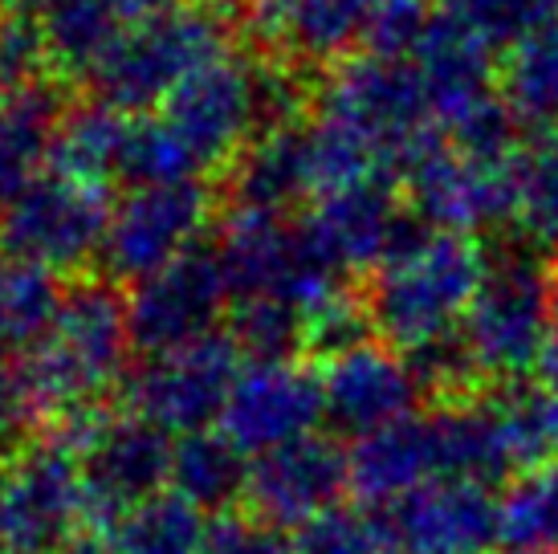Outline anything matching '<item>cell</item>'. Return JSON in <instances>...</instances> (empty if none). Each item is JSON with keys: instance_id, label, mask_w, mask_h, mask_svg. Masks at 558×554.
<instances>
[{"instance_id": "6da1fadb", "label": "cell", "mask_w": 558, "mask_h": 554, "mask_svg": "<svg viewBox=\"0 0 558 554\" xmlns=\"http://www.w3.org/2000/svg\"><path fill=\"white\" fill-rule=\"evenodd\" d=\"M489 265L494 257L469 232L412 229L396 253L375 265L363 298L367 323L403 354L457 342Z\"/></svg>"}, {"instance_id": "7a4b0ae2", "label": "cell", "mask_w": 558, "mask_h": 554, "mask_svg": "<svg viewBox=\"0 0 558 554\" xmlns=\"http://www.w3.org/2000/svg\"><path fill=\"white\" fill-rule=\"evenodd\" d=\"M298 107L302 94L281 65L225 49L187 77L156 115L204 180V171L236 159L262 131L298 123Z\"/></svg>"}, {"instance_id": "3957f363", "label": "cell", "mask_w": 558, "mask_h": 554, "mask_svg": "<svg viewBox=\"0 0 558 554\" xmlns=\"http://www.w3.org/2000/svg\"><path fill=\"white\" fill-rule=\"evenodd\" d=\"M135 339L126 318V298L107 281H78L65 290L46 339L25 351V387L33 412L78 416L102 408L110 392L126 384Z\"/></svg>"}, {"instance_id": "277c9868", "label": "cell", "mask_w": 558, "mask_h": 554, "mask_svg": "<svg viewBox=\"0 0 558 554\" xmlns=\"http://www.w3.org/2000/svg\"><path fill=\"white\" fill-rule=\"evenodd\" d=\"M323 123L339 127L375 159L384 176H403L440 138L428 86L412 58L396 53H351L330 65L318 86Z\"/></svg>"}, {"instance_id": "5b68a950", "label": "cell", "mask_w": 558, "mask_h": 554, "mask_svg": "<svg viewBox=\"0 0 558 554\" xmlns=\"http://www.w3.org/2000/svg\"><path fill=\"white\" fill-rule=\"evenodd\" d=\"M558 277L538 245L494 257L461 326L473 375L513 384L543 368Z\"/></svg>"}, {"instance_id": "8992f818", "label": "cell", "mask_w": 558, "mask_h": 554, "mask_svg": "<svg viewBox=\"0 0 558 554\" xmlns=\"http://www.w3.org/2000/svg\"><path fill=\"white\" fill-rule=\"evenodd\" d=\"M225 49L229 37L217 13L171 4L147 21H135L119 37L107 62L94 70L90 86L98 103H110L123 115H156L187 77Z\"/></svg>"}, {"instance_id": "52a82bcc", "label": "cell", "mask_w": 558, "mask_h": 554, "mask_svg": "<svg viewBox=\"0 0 558 554\" xmlns=\"http://www.w3.org/2000/svg\"><path fill=\"white\" fill-rule=\"evenodd\" d=\"M94 522L78 453L62 436L25 445L0 481V554H65Z\"/></svg>"}, {"instance_id": "ba28073f", "label": "cell", "mask_w": 558, "mask_h": 554, "mask_svg": "<svg viewBox=\"0 0 558 554\" xmlns=\"http://www.w3.org/2000/svg\"><path fill=\"white\" fill-rule=\"evenodd\" d=\"M53 436H62L78 453L82 485H86L94 518L110 522L114 514L168 490L175 436L131 408L126 412L94 408V412L65 416Z\"/></svg>"}, {"instance_id": "9c48e42d", "label": "cell", "mask_w": 558, "mask_h": 554, "mask_svg": "<svg viewBox=\"0 0 558 554\" xmlns=\"http://www.w3.org/2000/svg\"><path fill=\"white\" fill-rule=\"evenodd\" d=\"M107 184L49 168L0 213V253L46 265L53 274H78L102 257L110 229Z\"/></svg>"}, {"instance_id": "30bf717a", "label": "cell", "mask_w": 558, "mask_h": 554, "mask_svg": "<svg viewBox=\"0 0 558 554\" xmlns=\"http://www.w3.org/2000/svg\"><path fill=\"white\" fill-rule=\"evenodd\" d=\"M241 368V342L225 330L175 351L147 354V363L126 375V408L168 436L204 432L220 420Z\"/></svg>"}, {"instance_id": "8fae6325", "label": "cell", "mask_w": 558, "mask_h": 554, "mask_svg": "<svg viewBox=\"0 0 558 554\" xmlns=\"http://www.w3.org/2000/svg\"><path fill=\"white\" fill-rule=\"evenodd\" d=\"M213 220V192L204 180L184 184H135L110 208L102 262L119 281H143L163 265L201 249Z\"/></svg>"}, {"instance_id": "7c38bea8", "label": "cell", "mask_w": 558, "mask_h": 554, "mask_svg": "<svg viewBox=\"0 0 558 554\" xmlns=\"http://www.w3.org/2000/svg\"><path fill=\"white\" fill-rule=\"evenodd\" d=\"M323 420V375L298 354H257L236 375L217 429L253 461L314 436Z\"/></svg>"}, {"instance_id": "4fadbf2b", "label": "cell", "mask_w": 558, "mask_h": 554, "mask_svg": "<svg viewBox=\"0 0 558 554\" xmlns=\"http://www.w3.org/2000/svg\"><path fill=\"white\" fill-rule=\"evenodd\" d=\"M513 155H469L440 135L400 180L408 208L428 229L477 237L485 229L513 225Z\"/></svg>"}, {"instance_id": "5bb4252c", "label": "cell", "mask_w": 558, "mask_h": 554, "mask_svg": "<svg viewBox=\"0 0 558 554\" xmlns=\"http://www.w3.org/2000/svg\"><path fill=\"white\" fill-rule=\"evenodd\" d=\"M233 306V286L225 277L217 249H192L159 274L143 277L126 293V318L135 351L163 354L201 342L220 330L225 310Z\"/></svg>"}, {"instance_id": "9a60e30c", "label": "cell", "mask_w": 558, "mask_h": 554, "mask_svg": "<svg viewBox=\"0 0 558 554\" xmlns=\"http://www.w3.org/2000/svg\"><path fill=\"white\" fill-rule=\"evenodd\" d=\"M298 225L314 257L342 277L351 269H375L416 229L412 208L396 192L391 176H367L355 184L330 188L311 201Z\"/></svg>"}, {"instance_id": "2e32d148", "label": "cell", "mask_w": 558, "mask_h": 554, "mask_svg": "<svg viewBox=\"0 0 558 554\" xmlns=\"http://www.w3.org/2000/svg\"><path fill=\"white\" fill-rule=\"evenodd\" d=\"M326 420L347 436H372L408 416H416L420 396L428 392L420 368L391 342L359 339L323 363Z\"/></svg>"}, {"instance_id": "e0dca14e", "label": "cell", "mask_w": 558, "mask_h": 554, "mask_svg": "<svg viewBox=\"0 0 558 554\" xmlns=\"http://www.w3.org/2000/svg\"><path fill=\"white\" fill-rule=\"evenodd\" d=\"M391 554H489L501 546V497L477 481H428L379 509Z\"/></svg>"}, {"instance_id": "ac0fdd59", "label": "cell", "mask_w": 558, "mask_h": 554, "mask_svg": "<svg viewBox=\"0 0 558 554\" xmlns=\"http://www.w3.org/2000/svg\"><path fill=\"white\" fill-rule=\"evenodd\" d=\"M342 493H351L347 453L318 432L248 461L245 506L265 526L302 530L339 509Z\"/></svg>"}, {"instance_id": "d6986e66", "label": "cell", "mask_w": 558, "mask_h": 554, "mask_svg": "<svg viewBox=\"0 0 558 554\" xmlns=\"http://www.w3.org/2000/svg\"><path fill=\"white\" fill-rule=\"evenodd\" d=\"M408 58L416 62L420 77L428 86L440 131H449L452 123L469 119L473 110L501 98L494 91V46L481 33L469 29L452 9L433 13L428 29L420 33L416 49Z\"/></svg>"}, {"instance_id": "ffe728a7", "label": "cell", "mask_w": 558, "mask_h": 554, "mask_svg": "<svg viewBox=\"0 0 558 554\" xmlns=\"http://www.w3.org/2000/svg\"><path fill=\"white\" fill-rule=\"evenodd\" d=\"M384 0H253V33L294 62H342L372 41Z\"/></svg>"}, {"instance_id": "44dd1931", "label": "cell", "mask_w": 558, "mask_h": 554, "mask_svg": "<svg viewBox=\"0 0 558 554\" xmlns=\"http://www.w3.org/2000/svg\"><path fill=\"white\" fill-rule=\"evenodd\" d=\"M351 493L363 506L388 509L428 481H440L433 416H408L384 432H372L347 448Z\"/></svg>"}, {"instance_id": "7402d4cb", "label": "cell", "mask_w": 558, "mask_h": 554, "mask_svg": "<svg viewBox=\"0 0 558 554\" xmlns=\"http://www.w3.org/2000/svg\"><path fill=\"white\" fill-rule=\"evenodd\" d=\"M314 196H318V164H314L311 123L269 127L236 155L233 208L286 216Z\"/></svg>"}, {"instance_id": "603a6c76", "label": "cell", "mask_w": 558, "mask_h": 554, "mask_svg": "<svg viewBox=\"0 0 558 554\" xmlns=\"http://www.w3.org/2000/svg\"><path fill=\"white\" fill-rule=\"evenodd\" d=\"M62 115V94L41 77L0 98V213L53 168Z\"/></svg>"}, {"instance_id": "cb8c5ba5", "label": "cell", "mask_w": 558, "mask_h": 554, "mask_svg": "<svg viewBox=\"0 0 558 554\" xmlns=\"http://www.w3.org/2000/svg\"><path fill=\"white\" fill-rule=\"evenodd\" d=\"M46 65L65 77H94L119 37L131 29L119 0H41L33 9Z\"/></svg>"}, {"instance_id": "d4e9b609", "label": "cell", "mask_w": 558, "mask_h": 554, "mask_svg": "<svg viewBox=\"0 0 558 554\" xmlns=\"http://www.w3.org/2000/svg\"><path fill=\"white\" fill-rule=\"evenodd\" d=\"M245 481L248 457L220 429L175 436L168 490L180 493L184 502H192L204 514H225L233 502L245 497Z\"/></svg>"}, {"instance_id": "484cf974", "label": "cell", "mask_w": 558, "mask_h": 554, "mask_svg": "<svg viewBox=\"0 0 558 554\" xmlns=\"http://www.w3.org/2000/svg\"><path fill=\"white\" fill-rule=\"evenodd\" d=\"M433 432L436 453H440V478L477 481L494 490L497 481L513 473L489 400L445 404L440 412H433Z\"/></svg>"}, {"instance_id": "4316f807", "label": "cell", "mask_w": 558, "mask_h": 554, "mask_svg": "<svg viewBox=\"0 0 558 554\" xmlns=\"http://www.w3.org/2000/svg\"><path fill=\"white\" fill-rule=\"evenodd\" d=\"M204 509L184 502L180 493H156L140 506L114 514L107 522V554H204L208 542Z\"/></svg>"}, {"instance_id": "83f0119b", "label": "cell", "mask_w": 558, "mask_h": 554, "mask_svg": "<svg viewBox=\"0 0 558 554\" xmlns=\"http://www.w3.org/2000/svg\"><path fill=\"white\" fill-rule=\"evenodd\" d=\"M501 445L513 473L558 461V384L550 380H513L489 396Z\"/></svg>"}, {"instance_id": "f1b7e54d", "label": "cell", "mask_w": 558, "mask_h": 554, "mask_svg": "<svg viewBox=\"0 0 558 554\" xmlns=\"http://www.w3.org/2000/svg\"><path fill=\"white\" fill-rule=\"evenodd\" d=\"M131 119L110 103H86L62 115L58 138H53V171L78 176L90 184H107L119 180L126 155V135H131Z\"/></svg>"}, {"instance_id": "f546056e", "label": "cell", "mask_w": 558, "mask_h": 554, "mask_svg": "<svg viewBox=\"0 0 558 554\" xmlns=\"http://www.w3.org/2000/svg\"><path fill=\"white\" fill-rule=\"evenodd\" d=\"M513 225L526 245H558V127H534L513 147Z\"/></svg>"}, {"instance_id": "4dcf8cb0", "label": "cell", "mask_w": 558, "mask_h": 554, "mask_svg": "<svg viewBox=\"0 0 558 554\" xmlns=\"http://www.w3.org/2000/svg\"><path fill=\"white\" fill-rule=\"evenodd\" d=\"M65 302L62 277L46 265L0 253V347L33 351Z\"/></svg>"}, {"instance_id": "1f68e13d", "label": "cell", "mask_w": 558, "mask_h": 554, "mask_svg": "<svg viewBox=\"0 0 558 554\" xmlns=\"http://www.w3.org/2000/svg\"><path fill=\"white\" fill-rule=\"evenodd\" d=\"M501 94L522 123L558 127V16L506 49Z\"/></svg>"}, {"instance_id": "d6a6232c", "label": "cell", "mask_w": 558, "mask_h": 554, "mask_svg": "<svg viewBox=\"0 0 558 554\" xmlns=\"http://www.w3.org/2000/svg\"><path fill=\"white\" fill-rule=\"evenodd\" d=\"M501 546L513 554H558V461L518 473L501 493Z\"/></svg>"}, {"instance_id": "836d02e7", "label": "cell", "mask_w": 558, "mask_h": 554, "mask_svg": "<svg viewBox=\"0 0 558 554\" xmlns=\"http://www.w3.org/2000/svg\"><path fill=\"white\" fill-rule=\"evenodd\" d=\"M452 13L494 49H513L558 16V0H452Z\"/></svg>"}, {"instance_id": "e575fe53", "label": "cell", "mask_w": 558, "mask_h": 554, "mask_svg": "<svg viewBox=\"0 0 558 554\" xmlns=\"http://www.w3.org/2000/svg\"><path fill=\"white\" fill-rule=\"evenodd\" d=\"M294 554H391V551L384 530H379V518H367V514L339 506L298 530Z\"/></svg>"}, {"instance_id": "d590c367", "label": "cell", "mask_w": 558, "mask_h": 554, "mask_svg": "<svg viewBox=\"0 0 558 554\" xmlns=\"http://www.w3.org/2000/svg\"><path fill=\"white\" fill-rule=\"evenodd\" d=\"M41 62H46V49H41L37 21L25 13L0 16V98L29 86Z\"/></svg>"}, {"instance_id": "8d00e7d4", "label": "cell", "mask_w": 558, "mask_h": 554, "mask_svg": "<svg viewBox=\"0 0 558 554\" xmlns=\"http://www.w3.org/2000/svg\"><path fill=\"white\" fill-rule=\"evenodd\" d=\"M204 554H294V542L286 539V530L265 526L257 518H236L220 514L208 526Z\"/></svg>"}, {"instance_id": "74e56055", "label": "cell", "mask_w": 558, "mask_h": 554, "mask_svg": "<svg viewBox=\"0 0 558 554\" xmlns=\"http://www.w3.org/2000/svg\"><path fill=\"white\" fill-rule=\"evenodd\" d=\"M29 387H25V368L13 359L9 347H0V436L16 432L29 420Z\"/></svg>"}, {"instance_id": "f35d334b", "label": "cell", "mask_w": 558, "mask_h": 554, "mask_svg": "<svg viewBox=\"0 0 558 554\" xmlns=\"http://www.w3.org/2000/svg\"><path fill=\"white\" fill-rule=\"evenodd\" d=\"M543 380L558 384V286H555V314H550V339H546V351H543Z\"/></svg>"}, {"instance_id": "ab89813d", "label": "cell", "mask_w": 558, "mask_h": 554, "mask_svg": "<svg viewBox=\"0 0 558 554\" xmlns=\"http://www.w3.org/2000/svg\"><path fill=\"white\" fill-rule=\"evenodd\" d=\"M119 4H123L126 21L135 25V21H147V16H156V13H163V9H171L175 0H119Z\"/></svg>"}, {"instance_id": "60d3db41", "label": "cell", "mask_w": 558, "mask_h": 554, "mask_svg": "<svg viewBox=\"0 0 558 554\" xmlns=\"http://www.w3.org/2000/svg\"><path fill=\"white\" fill-rule=\"evenodd\" d=\"M192 9H204V13H225V9H236V4H245V0H187Z\"/></svg>"}, {"instance_id": "b9f144b4", "label": "cell", "mask_w": 558, "mask_h": 554, "mask_svg": "<svg viewBox=\"0 0 558 554\" xmlns=\"http://www.w3.org/2000/svg\"><path fill=\"white\" fill-rule=\"evenodd\" d=\"M65 554H107V546H102V542H94V539H82V542H74Z\"/></svg>"}, {"instance_id": "7bdbcfd3", "label": "cell", "mask_w": 558, "mask_h": 554, "mask_svg": "<svg viewBox=\"0 0 558 554\" xmlns=\"http://www.w3.org/2000/svg\"><path fill=\"white\" fill-rule=\"evenodd\" d=\"M4 4H9L13 13H29V9H37V4H41V0H4Z\"/></svg>"}, {"instance_id": "ee69618b", "label": "cell", "mask_w": 558, "mask_h": 554, "mask_svg": "<svg viewBox=\"0 0 558 554\" xmlns=\"http://www.w3.org/2000/svg\"><path fill=\"white\" fill-rule=\"evenodd\" d=\"M0 481H4V461H0Z\"/></svg>"}]
</instances>
